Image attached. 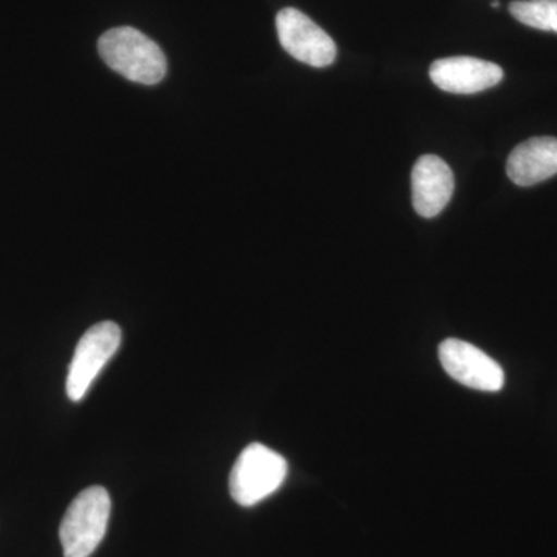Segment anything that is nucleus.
Returning <instances> with one entry per match:
<instances>
[{"instance_id":"obj_1","label":"nucleus","mask_w":557,"mask_h":557,"mask_svg":"<svg viewBox=\"0 0 557 557\" xmlns=\"http://www.w3.org/2000/svg\"><path fill=\"white\" fill-rule=\"evenodd\" d=\"M98 50L110 69L134 83L153 86L166 76L168 61L152 39L132 27L112 28L98 40Z\"/></svg>"},{"instance_id":"obj_2","label":"nucleus","mask_w":557,"mask_h":557,"mask_svg":"<svg viewBox=\"0 0 557 557\" xmlns=\"http://www.w3.org/2000/svg\"><path fill=\"white\" fill-rule=\"evenodd\" d=\"M112 500L108 490L90 486L73 498L60 527L64 557H90L108 531Z\"/></svg>"},{"instance_id":"obj_3","label":"nucleus","mask_w":557,"mask_h":557,"mask_svg":"<svg viewBox=\"0 0 557 557\" xmlns=\"http://www.w3.org/2000/svg\"><path fill=\"white\" fill-rule=\"evenodd\" d=\"M287 474L288 463L281 454L262 443H251L242 450L231 471V497L240 507H255L276 493Z\"/></svg>"},{"instance_id":"obj_4","label":"nucleus","mask_w":557,"mask_h":557,"mask_svg":"<svg viewBox=\"0 0 557 557\" xmlns=\"http://www.w3.org/2000/svg\"><path fill=\"white\" fill-rule=\"evenodd\" d=\"M121 329L113 321H102L84 333L70 362L65 391L72 401L86 397L91 383L116 354L121 344Z\"/></svg>"},{"instance_id":"obj_5","label":"nucleus","mask_w":557,"mask_h":557,"mask_svg":"<svg viewBox=\"0 0 557 557\" xmlns=\"http://www.w3.org/2000/svg\"><path fill=\"white\" fill-rule=\"evenodd\" d=\"M276 28L281 46L295 60L317 69L329 67L335 62L338 53L335 40L302 11H278Z\"/></svg>"},{"instance_id":"obj_6","label":"nucleus","mask_w":557,"mask_h":557,"mask_svg":"<svg viewBox=\"0 0 557 557\" xmlns=\"http://www.w3.org/2000/svg\"><path fill=\"white\" fill-rule=\"evenodd\" d=\"M438 358L445 372L461 386L480 392H498L504 387L502 366L467 341H443L438 347Z\"/></svg>"},{"instance_id":"obj_7","label":"nucleus","mask_w":557,"mask_h":557,"mask_svg":"<svg viewBox=\"0 0 557 557\" xmlns=\"http://www.w3.org/2000/svg\"><path fill=\"white\" fill-rule=\"evenodd\" d=\"M438 89L456 95H474L491 89L504 79V70L494 62L471 57L445 58L429 70Z\"/></svg>"},{"instance_id":"obj_8","label":"nucleus","mask_w":557,"mask_h":557,"mask_svg":"<svg viewBox=\"0 0 557 557\" xmlns=\"http://www.w3.org/2000/svg\"><path fill=\"white\" fill-rule=\"evenodd\" d=\"M454 174L445 160L423 156L412 171V203L417 214L432 219L449 203L454 194Z\"/></svg>"},{"instance_id":"obj_9","label":"nucleus","mask_w":557,"mask_h":557,"mask_svg":"<svg viewBox=\"0 0 557 557\" xmlns=\"http://www.w3.org/2000/svg\"><path fill=\"white\" fill-rule=\"evenodd\" d=\"M507 174L518 186H533L557 174V138L536 137L509 153Z\"/></svg>"},{"instance_id":"obj_10","label":"nucleus","mask_w":557,"mask_h":557,"mask_svg":"<svg viewBox=\"0 0 557 557\" xmlns=\"http://www.w3.org/2000/svg\"><path fill=\"white\" fill-rule=\"evenodd\" d=\"M509 13L527 27L557 33V0H516Z\"/></svg>"},{"instance_id":"obj_11","label":"nucleus","mask_w":557,"mask_h":557,"mask_svg":"<svg viewBox=\"0 0 557 557\" xmlns=\"http://www.w3.org/2000/svg\"><path fill=\"white\" fill-rule=\"evenodd\" d=\"M491 7H494V9H498V7H500V2H498V0H493V2H491Z\"/></svg>"}]
</instances>
